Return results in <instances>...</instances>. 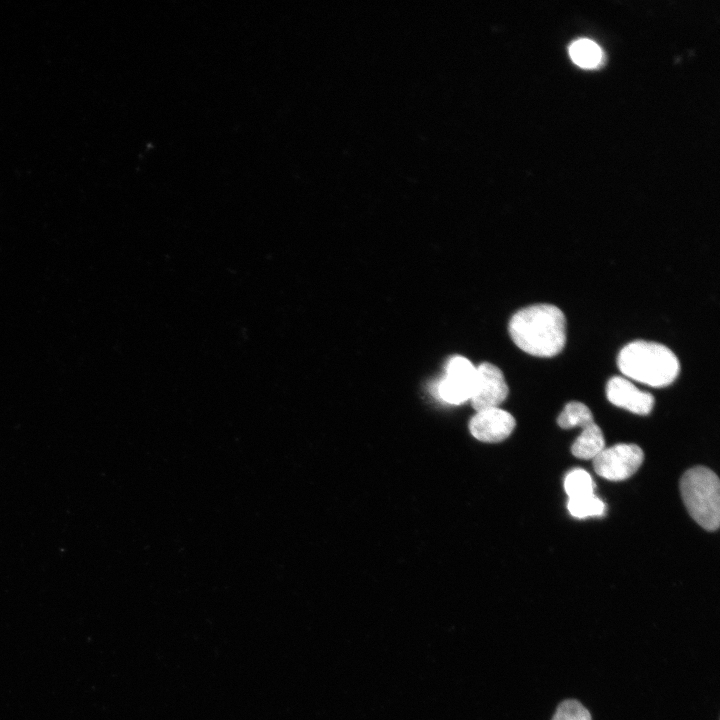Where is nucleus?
I'll use <instances>...</instances> for the list:
<instances>
[{
  "label": "nucleus",
  "mask_w": 720,
  "mask_h": 720,
  "mask_svg": "<svg viewBox=\"0 0 720 720\" xmlns=\"http://www.w3.org/2000/svg\"><path fill=\"white\" fill-rule=\"evenodd\" d=\"M680 491L690 516L704 529L715 531L720 522V483L718 476L702 466L684 473Z\"/></svg>",
  "instance_id": "3"
},
{
  "label": "nucleus",
  "mask_w": 720,
  "mask_h": 720,
  "mask_svg": "<svg viewBox=\"0 0 720 720\" xmlns=\"http://www.w3.org/2000/svg\"><path fill=\"white\" fill-rule=\"evenodd\" d=\"M508 395L502 371L495 365L483 362L476 367V377L473 392L470 398L476 412L498 408Z\"/></svg>",
  "instance_id": "6"
},
{
  "label": "nucleus",
  "mask_w": 720,
  "mask_h": 720,
  "mask_svg": "<svg viewBox=\"0 0 720 720\" xmlns=\"http://www.w3.org/2000/svg\"><path fill=\"white\" fill-rule=\"evenodd\" d=\"M476 377V367L463 356L448 360L445 374L437 386L441 400L458 405L470 400Z\"/></svg>",
  "instance_id": "5"
},
{
  "label": "nucleus",
  "mask_w": 720,
  "mask_h": 720,
  "mask_svg": "<svg viewBox=\"0 0 720 720\" xmlns=\"http://www.w3.org/2000/svg\"><path fill=\"white\" fill-rule=\"evenodd\" d=\"M552 720H591V715L579 701L568 699L558 705Z\"/></svg>",
  "instance_id": "14"
},
{
  "label": "nucleus",
  "mask_w": 720,
  "mask_h": 720,
  "mask_svg": "<svg viewBox=\"0 0 720 720\" xmlns=\"http://www.w3.org/2000/svg\"><path fill=\"white\" fill-rule=\"evenodd\" d=\"M567 509L573 517L581 519L604 515L605 504L595 494H591L578 498H569Z\"/></svg>",
  "instance_id": "13"
},
{
  "label": "nucleus",
  "mask_w": 720,
  "mask_h": 720,
  "mask_svg": "<svg viewBox=\"0 0 720 720\" xmlns=\"http://www.w3.org/2000/svg\"><path fill=\"white\" fill-rule=\"evenodd\" d=\"M515 424V419L509 412L491 408L476 412L470 419L469 430L479 441L496 443L508 438Z\"/></svg>",
  "instance_id": "7"
},
{
  "label": "nucleus",
  "mask_w": 720,
  "mask_h": 720,
  "mask_svg": "<svg viewBox=\"0 0 720 720\" xmlns=\"http://www.w3.org/2000/svg\"><path fill=\"white\" fill-rule=\"evenodd\" d=\"M569 54L575 64L582 68H594L602 60L600 47L589 39L574 41L569 47Z\"/></svg>",
  "instance_id": "10"
},
{
  "label": "nucleus",
  "mask_w": 720,
  "mask_h": 720,
  "mask_svg": "<svg viewBox=\"0 0 720 720\" xmlns=\"http://www.w3.org/2000/svg\"><path fill=\"white\" fill-rule=\"evenodd\" d=\"M644 459L642 449L635 444H617L604 448L593 458L595 472L611 481H621L631 477L641 466Z\"/></svg>",
  "instance_id": "4"
},
{
  "label": "nucleus",
  "mask_w": 720,
  "mask_h": 720,
  "mask_svg": "<svg viewBox=\"0 0 720 720\" xmlns=\"http://www.w3.org/2000/svg\"><path fill=\"white\" fill-rule=\"evenodd\" d=\"M605 448V441L600 427L592 423L583 428L581 434L571 446L572 454L580 459H593Z\"/></svg>",
  "instance_id": "9"
},
{
  "label": "nucleus",
  "mask_w": 720,
  "mask_h": 720,
  "mask_svg": "<svg viewBox=\"0 0 720 720\" xmlns=\"http://www.w3.org/2000/svg\"><path fill=\"white\" fill-rule=\"evenodd\" d=\"M508 330L521 350L537 357L559 354L566 342L565 316L551 304H535L517 311Z\"/></svg>",
  "instance_id": "1"
},
{
  "label": "nucleus",
  "mask_w": 720,
  "mask_h": 720,
  "mask_svg": "<svg viewBox=\"0 0 720 720\" xmlns=\"http://www.w3.org/2000/svg\"><path fill=\"white\" fill-rule=\"evenodd\" d=\"M608 400L615 406L624 408L638 415H647L654 406V397L639 390L629 380L614 376L606 386Z\"/></svg>",
  "instance_id": "8"
},
{
  "label": "nucleus",
  "mask_w": 720,
  "mask_h": 720,
  "mask_svg": "<svg viewBox=\"0 0 720 720\" xmlns=\"http://www.w3.org/2000/svg\"><path fill=\"white\" fill-rule=\"evenodd\" d=\"M595 483L584 469L571 470L564 479V489L569 498L594 494Z\"/></svg>",
  "instance_id": "12"
},
{
  "label": "nucleus",
  "mask_w": 720,
  "mask_h": 720,
  "mask_svg": "<svg viewBox=\"0 0 720 720\" xmlns=\"http://www.w3.org/2000/svg\"><path fill=\"white\" fill-rule=\"evenodd\" d=\"M557 423L563 429H571L578 426L585 428L594 421L592 412L585 404L573 401L565 405L557 418Z\"/></svg>",
  "instance_id": "11"
},
{
  "label": "nucleus",
  "mask_w": 720,
  "mask_h": 720,
  "mask_svg": "<svg viewBox=\"0 0 720 720\" xmlns=\"http://www.w3.org/2000/svg\"><path fill=\"white\" fill-rule=\"evenodd\" d=\"M617 364L625 376L657 388L671 384L680 371L679 361L669 348L643 340L624 346Z\"/></svg>",
  "instance_id": "2"
}]
</instances>
